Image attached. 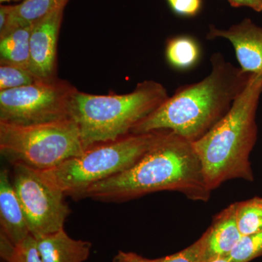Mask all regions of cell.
<instances>
[{"mask_svg":"<svg viewBox=\"0 0 262 262\" xmlns=\"http://www.w3.org/2000/svg\"><path fill=\"white\" fill-rule=\"evenodd\" d=\"M163 190L200 201H208L211 191L192 141L168 130H160L154 144L130 168L93 184L80 198L123 201Z\"/></svg>","mask_w":262,"mask_h":262,"instance_id":"1","label":"cell"},{"mask_svg":"<svg viewBox=\"0 0 262 262\" xmlns=\"http://www.w3.org/2000/svg\"><path fill=\"white\" fill-rule=\"evenodd\" d=\"M211 63V73L206 78L179 88L130 132L171 131L192 142L208 132L227 113L251 76L220 53L212 55Z\"/></svg>","mask_w":262,"mask_h":262,"instance_id":"2","label":"cell"},{"mask_svg":"<svg viewBox=\"0 0 262 262\" xmlns=\"http://www.w3.org/2000/svg\"><path fill=\"white\" fill-rule=\"evenodd\" d=\"M262 94V76L251 75L225 116L193 146L211 190L230 179L253 182L250 155L256 144V115Z\"/></svg>","mask_w":262,"mask_h":262,"instance_id":"3","label":"cell"},{"mask_svg":"<svg viewBox=\"0 0 262 262\" xmlns=\"http://www.w3.org/2000/svg\"><path fill=\"white\" fill-rule=\"evenodd\" d=\"M168 97L163 84L152 80L144 81L133 92L123 95L100 96L77 91L71 103V118L77 123L87 149L126 136Z\"/></svg>","mask_w":262,"mask_h":262,"instance_id":"4","label":"cell"},{"mask_svg":"<svg viewBox=\"0 0 262 262\" xmlns=\"http://www.w3.org/2000/svg\"><path fill=\"white\" fill-rule=\"evenodd\" d=\"M160 132L132 134L96 144L58 166L37 170L48 184L65 195L79 199L93 184L130 168L154 144Z\"/></svg>","mask_w":262,"mask_h":262,"instance_id":"5","label":"cell"},{"mask_svg":"<svg viewBox=\"0 0 262 262\" xmlns=\"http://www.w3.org/2000/svg\"><path fill=\"white\" fill-rule=\"evenodd\" d=\"M84 150L79 127L71 117L32 125L0 122V151L12 164L47 170Z\"/></svg>","mask_w":262,"mask_h":262,"instance_id":"6","label":"cell"},{"mask_svg":"<svg viewBox=\"0 0 262 262\" xmlns=\"http://www.w3.org/2000/svg\"><path fill=\"white\" fill-rule=\"evenodd\" d=\"M75 88L56 77L0 91V122L32 125L71 117Z\"/></svg>","mask_w":262,"mask_h":262,"instance_id":"7","label":"cell"},{"mask_svg":"<svg viewBox=\"0 0 262 262\" xmlns=\"http://www.w3.org/2000/svg\"><path fill=\"white\" fill-rule=\"evenodd\" d=\"M13 165L12 182L31 234L38 237L63 228L71 212L64 193L48 184L35 169L22 163Z\"/></svg>","mask_w":262,"mask_h":262,"instance_id":"8","label":"cell"},{"mask_svg":"<svg viewBox=\"0 0 262 262\" xmlns=\"http://www.w3.org/2000/svg\"><path fill=\"white\" fill-rule=\"evenodd\" d=\"M66 5H60L33 24L29 70L40 80L56 77L57 42Z\"/></svg>","mask_w":262,"mask_h":262,"instance_id":"9","label":"cell"},{"mask_svg":"<svg viewBox=\"0 0 262 262\" xmlns=\"http://www.w3.org/2000/svg\"><path fill=\"white\" fill-rule=\"evenodd\" d=\"M223 38L232 43L239 68L245 73L262 76V27L245 18L228 29L209 27L206 39Z\"/></svg>","mask_w":262,"mask_h":262,"instance_id":"10","label":"cell"},{"mask_svg":"<svg viewBox=\"0 0 262 262\" xmlns=\"http://www.w3.org/2000/svg\"><path fill=\"white\" fill-rule=\"evenodd\" d=\"M205 234V262L228 256L243 237L236 218V203L215 215Z\"/></svg>","mask_w":262,"mask_h":262,"instance_id":"11","label":"cell"},{"mask_svg":"<svg viewBox=\"0 0 262 262\" xmlns=\"http://www.w3.org/2000/svg\"><path fill=\"white\" fill-rule=\"evenodd\" d=\"M0 233L14 245L31 234L23 208L7 170H2L0 173Z\"/></svg>","mask_w":262,"mask_h":262,"instance_id":"12","label":"cell"},{"mask_svg":"<svg viewBox=\"0 0 262 262\" xmlns=\"http://www.w3.org/2000/svg\"><path fill=\"white\" fill-rule=\"evenodd\" d=\"M35 238L44 262H84L92 247L89 241L72 238L63 228Z\"/></svg>","mask_w":262,"mask_h":262,"instance_id":"13","label":"cell"},{"mask_svg":"<svg viewBox=\"0 0 262 262\" xmlns=\"http://www.w3.org/2000/svg\"><path fill=\"white\" fill-rule=\"evenodd\" d=\"M32 27L33 25L15 27L0 37L1 63L29 70Z\"/></svg>","mask_w":262,"mask_h":262,"instance_id":"14","label":"cell"},{"mask_svg":"<svg viewBox=\"0 0 262 262\" xmlns=\"http://www.w3.org/2000/svg\"><path fill=\"white\" fill-rule=\"evenodd\" d=\"M68 2L69 0H23L20 4L12 5L9 24L0 37L15 27L33 25L60 5H67Z\"/></svg>","mask_w":262,"mask_h":262,"instance_id":"15","label":"cell"},{"mask_svg":"<svg viewBox=\"0 0 262 262\" xmlns=\"http://www.w3.org/2000/svg\"><path fill=\"white\" fill-rule=\"evenodd\" d=\"M201 55V49L198 41L191 36H177L167 42V61L178 70H187L194 67L199 61Z\"/></svg>","mask_w":262,"mask_h":262,"instance_id":"16","label":"cell"},{"mask_svg":"<svg viewBox=\"0 0 262 262\" xmlns=\"http://www.w3.org/2000/svg\"><path fill=\"white\" fill-rule=\"evenodd\" d=\"M0 255L5 262H44L38 250L37 239L32 234L14 245L0 233Z\"/></svg>","mask_w":262,"mask_h":262,"instance_id":"17","label":"cell"},{"mask_svg":"<svg viewBox=\"0 0 262 262\" xmlns=\"http://www.w3.org/2000/svg\"><path fill=\"white\" fill-rule=\"evenodd\" d=\"M236 218L243 236L262 231V198L236 203Z\"/></svg>","mask_w":262,"mask_h":262,"instance_id":"18","label":"cell"},{"mask_svg":"<svg viewBox=\"0 0 262 262\" xmlns=\"http://www.w3.org/2000/svg\"><path fill=\"white\" fill-rule=\"evenodd\" d=\"M39 80L40 79L27 69L6 63L0 66V91L24 87Z\"/></svg>","mask_w":262,"mask_h":262,"instance_id":"19","label":"cell"},{"mask_svg":"<svg viewBox=\"0 0 262 262\" xmlns=\"http://www.w3.org/2000/svg\"><path fill=\"white\" fill-rule=\"evenodd\" d=\"M262 256V231L243 236L228 257L233 262H250Z\"/></svg>","mask_w":262,"mask_h":262,"instance_id":"20","label":"cell"},{"mask_svg":"<svg viewBox=\"0 0 262 262\" xmlns=\"http://www.w3.org/2000/svg\"><path fill=\"white\" fill-rule=\"evenodd\" d=\"M205 245L206 234H203L201 238L185 249L156 259H150V262H205Z\"/></svg>","mask_w":262,"mask_h":262,"instance_id":"21","label":"cell"},{"mask_svg":"<svg viewBox=\"0 0 262 262\" xmlns=\"http://www.w3.org/2000/svg\"><path fill=\"white\" fill-rule=\"evenodd\" d=\"M175 14L182 17L196 16L203 8V0H166Z\"/></svg>","mask_w":262,"mask_h":262,"instance_id":"22","label":"cell"},{"mask_svg":"<svg viewBox=\"0 0 262 262\" xmlns=\"http://www.w3.org/2000/svg\"><path fill=\"white\" fill-rule=\"evenodd\" d=\"M113 262H150V259L133 252L120 251L113 258Z\"/></svg>","mask_w":262,"mask_h":262,"instance_id":"23","label":"cell"},{"mask_svg":"<svg viewBox=\"0 0 262 262\" xmlns=\"http://www.w3.org/2000/svg\"><path fill=\"white\" fill-rule=\"evenodd\" d=\"M231 6L234 8L247 7L254 11L262 12V0H227Z\"/></svg>","mask_w":262,"mask_h":262,"instance_id":"24","label":"cell"},{"mask_svg":"<svg viewBox=\"0 0 262 262\" xmlns=\"http://www.w3.org/2000/svg\"><path fill=\"white\" fill-rule=\"evenodd\" d=\"M12 5L0 6V35L4 34L9 24Z\"/></svg>","mask_w":262,"mask_h":262,"instance_id":"25","label":"cell"},{"mask_svg":"<svg viewBox=\"0 0 262 262\" xmlns=\"http://www.w3.org/2000/svg\"><path fill=\"white\" fill-rule=\"evenodd\" d=\"M207 262H233L229 259L228 256H225V257H220L215 258V259H212L211 261Z\"/></svg>","mask_w":262,"mask_h":262,"instance_id":"26","label":"cell"},{"mask_svg":"<svg viewBox=\"0 0 262 262\" xmlns=\"http://www.w3.org/2000/svg\"><path fill=\"white\" fill-rule=\"evenodd\" d=\"M11 1H15V2H18V1H23V0H0V2H1L2 3H5V2H11Z\"/></svg>","mask_w":262,"mask_h":262,"instance_id":"27","label":"cell"}]
</instances>
